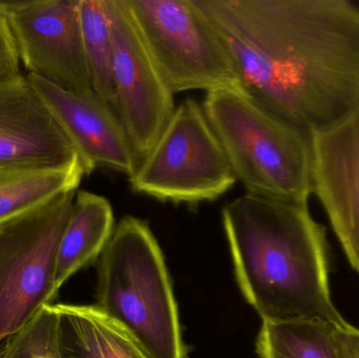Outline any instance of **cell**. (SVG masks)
Wrapping results in <instances>:
<instances>
[{
	"instance_id": "3957f363",
	"label": "cell",
	"mask_w": 359,
	"mask_h": 358,
	"mask_svg": "<svg viewBox=\"0 0 359 358\" xmlns=\"http://www.w3.org/2000/svg\"><path fill=\"white\" fill-rule=\"evenodd\" d=\"M96 307L147 358H187L165 261L144 221L128 216L115 227L99 260Z\"/></svg>"
},
{
	"instance_id": "52a82bcc",
	"label": "cell",
	"mask_w": 359,
	"mask_h": 358,
	"mask_svg": "<svg viewBox=\"0 0 359 358\" xmlns=\"http://www.w3.org/2000/svg\"><path fill=\"white\" fill-rule=\"evenodd\" d=\"M238 182L202 104L176 107L149 155L130 177L133 191L162 202L215 201Z\"/></svg>"
},
{
	"instance_id": "ac0fdd59",
	"label": "cell",
	"mask_w": 359,
	"mask_h": 358,
	"mask_svg": "<svg viewBox=\"0 0 359 358\" xmlns=\"http://www.w3.org/2000/svg\"><path fill=\"white\" fill-rule=\"evenodd\" d=\"M0 358H59L57 315L53 304L0 348Z\"/></svg>"
},
{
	"instance_id": "4fadbf2b",
	"label": "cell",
	"mask_w": 359,
	"mask_h": 358,
	"mask_svg": "<svg viewBox=\"0 0 359 358\" xmlns=\"http://www.w3.org/2000/svg\"><path fill=\"white\" fill-rule=\"evenodd\" d=\"M53 308L59 358H147L132 336L96 306Z\"/></svg>"
},
{
	"instance_id": "277c9868",
	"label": "cell",
	"mask_w": 359,
	"mask_h": 358,
	"mask_svg": "<svg viewBox=\"0 0 359 358\" xmlns=\"http://www.w3.org/2000/svg\"><path fill=\"white\" fill-rule=\"evenodd\" d=\"M203 111L247 193L309 203L312 135L234 90L207 92Z\"/></svg>"
},
{
	"instance_id": "5bb4252c",
	"label": "cell",
	"mask_w": 359,
	"mask_h": 358,
	"mask_svg": "<svg viewBox=\"0 0 359 358\" xmlns=\"http://www.w3.org/2000/svg\"><path fill=\"white\" fill-rule=\"evenodd\" d=\"M114 222L109 200L90 191H77L57 256V291L72 275L101 256L115 230Z\"/></svg>"
},
{
	"instance_id": "2e32d148",
	"label": "cell",
	"mask_w": 359,
	"mask_h": 358,
	"mask_svg": "<svg viewBox=\"0 0 359 358\" xmlns=\"http://www.w3.org/2000/svg\"><path fill=\"white\" fill-rule=\"evenodd\" d=\"M337 328L311 319L263 322L257 353L259 358H343Z\"/></svg>"
},
{
	"instance_id": "7a4b0ae2",
	"label": "cell",
	"mask_w": 359,
	"mask_h": 358,
	"mask_svg": "<svg viewBox=\"0 0 359 358\" xmlns=\"http://www.w3.org/2000/svg\"><path fill=\"white\" fill-rule=\"evenodd\" d=\"M222 218L236 281L263 322L347 325L331 298L326 229L309 203L246 193Z\"/></svg>"
},
{
	"instance_id": "9a60e30c",
	"label": "cell",
	"mask_w": 359,
	"mask_h": 358,
	"mask_svg": "<svg viewBox=\"0 0 359 358\" xmlns=\"http://www.w3.org/2000/svg\"><path fill=\"white\" fill-rule=\"evenodd\" d=\"M84 176L80 160L62 167L0 168V224L55 195L77 191Z\"/></svg>"
},
{
	"instance_id": "d6986e66",
	"label": "cell",
	"mask_w": 359,
	"mask_h": 358,
	"mask_svg": "<svg viewBox=\"0 0 359 358\" xmlns=\"http://www.w3.org/2000/svg\"><path fill=\"white\" fill-rule=\"evenodd\" d=\"M20 65L10 27L0 14V86L16 83L25 78Z\"/></svg>"
},
{
	"instance_id": "ba28073f",
	"label": "cell",
	"mask_w": 359,
	"mask_h": 358,
	"mask_svg": "<svg viewBox=\"0 0 359 358\" xmlns=\"http://www.w3.org/2000/svg\"><path fill=\"white\" fill-rule=\"evenodd\" d=\"M0 14L27 75L73 92L93 90L79 0H0Z\"/></svg>"
},
{
	"instance_id": "7c38bea8",
	"label": "cell",
	"mask_w": 359,
	"mask_h": 358,
	"mask_svg": "<svg viewBox=\"0 0 359 358\" xmlns=\"http://www.w3.org/2000/svg\"><path fill=\"white\" fill-rule=\"evenodd\" d=\"M78 160L27 76L0 86V168L62 167Z\"/></svg>"
},
{
	"instance_id": "ffe728a7",
	"label": "cell",
	"mask_w": 359,
	"mask_h": 358,
	"mask_svg": "<svg viewBox=\"0 0 359 358\" xmlns=\"http://www.w3.org/2000/svg\"><path fill=\"white\" fill-rule=\"evenodd\" d=\"M343 358H359V330L349 323L337 330Z\"/></svg>"
},
{
	"instance_id": "8992f818",
	"label": "cell",
	"mask_w": 359,
	"mask_h": 358,
	"mask_svg": "<svg viewBox=\"0 0 359 358\" xmlns=\"http://www.w3.org/2000/svg\"><path fill=\"white\" fill-rule=\"evenodd\" d=\"M130 16L175 95L245 92L233 61L194 0H126Z\"/></svg>"
},
{
	"instance_id": "e0dca14e",
	"label": "cell",
	"mask_w": 359,
	"mask_h": 358,
	"mask_svg": "<svg viewBox=\"0 0 359 358\" xmlns=\"http://www.w3.org/2000/svg\"><path fill=\"white\" fill-rule=\"evenodd\" d=\"M79 13L93 90L117 111L113 34L107 0H79Z\"/></svg>"
},
{
	"instance_id": "30bf717a",
	"label": "cell",
	"mask_w": 359,
	"mask_h": 358,
	"mask_svg": "<svg viewBox=\"0 0 359 358\" xmlns=\"http://www.w3.org/2000/svg\"><path fill=\"white\" fill-rule=\"evenodd\" d=\"M25 76L71 141L86 176L99 167L117 170L128 178L136 172L140 161L113 106L93 90L73 92Z\"/></svg>"
},
{
	"instance_id": "8fae6325",
	"label": "cell",
	"mask_w": 359,
	"mask_h": 358,
	"mask_svg": "<svg viewBox=\"0 0 359 358\" xmlns=\"http://www.w3.org/2000/svg\"><path fill=\"white\" fill-rule=\"evenodd\" d=\"M311 135L312 193L359 275V107Z\"/></svg>"
},
{
	"instance_id": "9c48e42d",
	"label": "cell",
	"mask_w": 359,
	"mask_h": 358,
	"mask_svg": "<svg viewBox=\"0 0 359 358\" xmlns=\"http://www.w3.org/2000/svg\"><path fill=\"white\" fill-rule=\"evenodd\" d=\"M114 41L116 106L139 161L176 109L175 94L137 29L126 0H107Z\"/></svg>"
},
{
	"instance_id": "5b68a950",
	"label": "cell",
	"mask_w": 359,
	"mask_h": 358,
	"mask_svg": "<svg viewBox=\"0 0 359 358\" xmlns=\"http://www.w3.org/2000/svg\"><path fill=\"white\" fill-rule=\"evenodd\" d=\"M77 191L0 224V348L57 294V256Z\"/></svg>"
},
{
	"instance_id": "6da1fadb",
	"label": "cell",
	"mask_w": 359,
	"mask_h": 358,
	"mask_svg": "<svg viewBox=\"0 0 359 358\" xmlns=\"http://www.w3.org/2000/svg\"><path fill=\"white\" fill-rule=\"evenodd\" d=\"M247 94L318 132L359 107V6L349 0H194Z\"/></svg>"
}]
</instances>
